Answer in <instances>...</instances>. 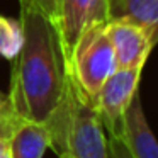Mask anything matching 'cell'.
I'll list each match as a JSON object with an SVG mask.
<instances>
[{
	"label": "cell",
	"mask_w": 158,
	"mask_h": 158,
	"mask_svg": "<svg viewBox=\"0 0 158 158\" xmlns=\"http://www.w3.org/2000/svg\"><path fill=\"white\" fill-rule=\"evenodd\" d=\"M0 158H10V155H9L7 139H0Z\"/></svg>",
	"instance_id": "obj_15"
},
{
	"label": "cell",
	"mask_w": 158,
	"mask_h": 158,
	"mask_svg": "<svg viewBox=\"0 0 158 158\" xmlns=\"http://www.w3.org/2000/svg\"><path fill=\"white\" fill-rule=\"evenodd\" d=\"M106 24L107 22L90 27L78 39L72 58L66 63L70 75L78 89L92 100L102 83L117 68Z\"/></svg>",
	"instance_id": "obj_3"
},
{
	"label": "cell",
	"mask_w": 158,
	"mask_h": 158,
	"mask_svg": "<svg viewBox=\"0 0 158 158\" xmlns=\"http://www.w3.org/2000/svg\"><path fill=\"white\" fill-rule=\"evenodd\" d=\"M109 21L107 0H61L58 19L55 22L65 60L72 58L78 39L97 24Z\"/></svg>",
	"instance_id": "obj_5"
},
{
	"label": "cell",
	"mask_w": 158,
	"mask_h": 158,
	"mask_svg": "<svg viewBox=\"0 0 158 158\" xmlns=\"http://www.w3.org/2000/svg\"><path fill=\"white\" fill-rule=\"evenodd\" d=\"M60 2L61 0H19L21 9H29V10H36L48 17L49 21L55 24L58 19L60 12Z\"/></svg>",
	"instance_id": "obj_11"
},
{
	"label": "cell",
	"mask_w": 158,
	"mask_h": 158,
	"mask_svg": "<svg viewBox=\"0 0 158 158\" xmlns=\"http://www.w3.org/2000/svg\"><path fill=\"white\" fill-rule=\"evenodd\" d=\"M0 114H4V116H12L9 112V106H7V94L0 92Z\"/></svg>",
	"instance_id": "obj_14"
},
{
	"label": "cell",
	"mask_w": 158,
	"mask_h": 158,
	"mask_svg": "<svg viewBox=\"0 0 158 158\" xmlns=\"http://www.w3.org/2000/svg\"><path fill=\"white\" fill-rule=\"evenodd\" d=\"M107 17L158 34V0H107Z\"/></svg>",
	"instance_id": "obj_9"
},
{
	"label": "cell",
	"mask_w": 158,
	"mask_h": 158,
	"mask_svg": "<svg viewBox=\"0 0 158 158\" xmlns=\"http://www.w3.org/2000/svg\"><path fill=\"white\" fill-rule=\"evenodd\" d=\"M7 144L10 158H43L49 148V131L44 124L19 119Z\"/></svg>",
	"instance_id": "obj_8"
},
{
	"label": "cell",
	"mask_w": 158,
	"mask_h": 158,
	"mask_svg": "<svg viewBox=\"0 0 158 158\" xmlns=\"http://www.w3.org/2000/svg\"><path fill=\"white\" fill-rule=\"evenodd\" d=\"M109 150H110V158H131L124 143L116 136H109Z\"/></svg>",
	"instance_id": "obj_12"
},
{
	"label": "cell",
	"mask_w": 158,
	"mask_h": 158,
	"mask_svg": "<svg viewBox=\"0 0 158 158\" xmlns=\"http://www.w3.org/2000/svg\"><path fill=\"white\" fill-rule=\"evenodd\" d=\"M17 121L19 119H15L12 116L0 114V139H9V136H10V133H12V129H14Z\"/></svg>",
	"instance_id": "obj_13"
},
{
	"label": "cell",
	"mask_w": 158,
	"mask_h": 158,
	"mask_svg": "<svg viewBox=\"0 0 158 158\" xmlns=\"http://www.w3.org/2000/svg\"><path fill=\"white\" fill-rule=\"evenodd\" d=\"M22 46L12 60L7 106L12 117L48 124L65 99L70 72L56 27L36 10L21 9Z\"/></svg>",
	"instance_id": "obj_1"
},
{
	"label": "cell",
	"mask_w": 158,
	"mask_h": 158,
	"mask_svg": "<svg viewBox=\"0 0 158 158\" xmlns=\"http://www.w3.org/2000/svg\"><path fill=\"white\" fill-rule=\"evenodd\" d=\"M60 158H72V156H68V155H61Z\"/></svg>",
	"instance_id": "obj_16"
},
{
	"label": "cell",
	"mask_w": 158,
	"mask_h": 158,
	"mask_svg": "<svg viewBox=\"0 0 158 158\" xmlns=\"http://www.w3.org/2000/svg\"><path fill=\"white\" fill-rule=\"evenodd\" d=\"M22 46L21 21L0 15V56L9 61L17 56Z\"/></svg>",
	"instance_id": "obj_10"
},
{
	"label": "cell",
	"mask_w": 158,
	"mask_h": 158,
	"mask_svg": "<svg viewBox=\"0 0 158 158\" xmlns=\"http://www.w3.org/2000/svg\"><path fill=\"white\" fill-rule=\"evenodd\" d=\"M129 151L131 158H158V144L144 116L139 94L133 97L116 133Z\"/></svg>",
	"instance_id": "obj_7"
},
{
	"label": "cell",
	"mask_w": 158,
	"mask_h": 158,
	"mask_svg": "<svg viewBox=\"0 0 158 158\" xmlns=\"http://www.w3.org/2000/svg\"><path fill=\"white\" fill-rule=\"evenodd\" d=\"M49 148L58 156L110 158L109 136L94 100L87 97L70 75L68 90L48 124Z\"/></svg>",
	"instance_id": "obj_2"
},
{
	"label": "cell",
	"mask_w": 158,
	"mask_h": 158,
	"mask_svg": "<svg viewBox=\"0 0 158 158\" xmlns=\"http://www.w3.org/2000/svg\"><path fill=\"white\" fill-rule=\"evenodd\" d=\"M106 31L112 44L117 68L146 65V60L156 43L158 34L144 31L139 26L121 21L107 22Z\"/></svg>",
	"instance_id": "obj_6"
},
{
	"label": "cell",
	"mask_w": 158,
	"mask_h": 158,
	"mask_svg": "<svg viewBox=\"0 0 158 158\" xmlns=\"http://www.w3.org/2000/svg\"><path fill=\"white\" fill-rule=\"evenodd\" d=\"M143 68L144 66L116 68L94 97V106L107 131V136H116L124 110L138 94Z\"/></svg>",
	"instance_id": "obj_4"
}]
</instances>
